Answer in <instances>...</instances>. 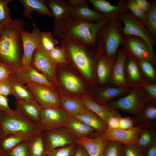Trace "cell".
<instances>
[{"label": "cell", "instance_id": "6da1fadb", "mask_svg": "<svg viewBox=\"0 0 156 156\" xmlns=\"http://www.w3.org/2000/svg\"><path fill=\"white\" fill-rule=\"evenodd\" d=\"M24 28L23 21L13 19L9 25L5 26L0 35V62L8 66L11 73L22 65L23 49L21 33Z\"/></svg>", "mask_w": 156, "mask_h": 156}, {"label": "cell", "instance_id": "7a4b0ae2", "mask_svg": "<svg viewBox=\"0 0 156 156\" xmlns=\"http://www.w3.org/2000/svg\"><path fill=\"white\" fill-rule=\"evenodd\" d=\"M109 19L94 23L72 16L55 25L53 33L59 39L69 38L92 47L96 45V38L99 30Z\"/></svg>", "mask_w": 156, "mask_h": 156}, {"label": "cell", "instance_id": "3957f363", "mask_svg": "<svg viewBox=\"0 0 156 156\" xmlns=\"http://www.w3.org/2000/svg\"><path fill=\"white\" fill-rule=\"evenodd\" d=\"M68 58L90 81H94V70L96 68L101 53L98 48H92L69 38L61 40L60 46Z\"/></svg>", "mask_w": 156, "mask_h": 156}, {"label": "cell", "instance_id": "277c9868", "mask_svg": "<svg viewBox=\"0 0 156 156\" xmlns=\"http://www.w3.org/2000/svg\"><path fill=\"white\" fill-rule=\"evenodd\" d=\"M122 22L119 18L109 19L99 30L96 38V44L109 60H114L122 36Z\"/></svg>", "mask_w": 156, "mask_h": 156}, {"label": "cell", "instance_id": "5b68a950", "mask_svg": "<svg viewBox=\"0 0 156 156\" xmlns=\"http://www.w3.org/2000/svg\"><path fill=\"white\" fill-rule=\"evenodd\" d=\"M0 124L2 129L1 139L8 135L17 133L33 136L43 131L38 124L16 109L11 114L0 111Z\"/></svg>", "mask_w": 156, "mask_h": 156}, {"label": "cell", "instance_id": "8992f818", "mask_svg": "<svg viewBox=\"0 0 156 156\" xmlns=\"http://www.w3.org/2000/svg\"><path fill=\"white\" fill-rule=\"evenodd\" d=\"M146 103L144 94L139 87L131 88L126 94L108 102L105 105L137 116L141 113Z\"/></svg>", "mask_w": 156, "mask_h": 156}, {"label": "cell", "instance_id": "52a82bcc", "mask_svg": "<svg viewBox=\"0 0 156 156\" xmlns=\"http://www.w3.org/2000/svg\"><path fill=\"white\" fill-rule=\"evenodd\" d=\"M118 18L124 24L122 34L136 36L142 39L146 43L152 54L156 56L154 47L156 46V39L143 24L129 11L122 14Z\"/></svg>", "mask_w": 156, "mask_h": 156}, {"label": "cell", "instance_id": "ba28073f", "mask_svg": "<svg viewBox=\"0 0 156 156\" xmlns=\"http://www.w3.org/2000/svg\"><path fill=\"white\" fill-rule=\"evenodd\" d=\"M120 46L127 55L147 60L156 66V56L152 54L146 43L139 37L122 34Z\"/></svg>", "mask_w": 156, "mask_h": 156}, {"label": "cell", "instance_id": "9c48e42d", "mask_svg": "<svg viewBox=\"0 0 156 156\" xmlns=\"http://www.w3.org/2000/svg\"><path fill=\"white\" fill-rule=\"evenodd\" d=\"M45 155L57 148L77 144V137L64 128L43 131Z\"/></svg>", "mask_w": 156, "mask_h": 156}, {"label": "cell", "instance_id": "30bf717a", "mask_svg": "<svg viewBox=\"0 0 156 156\" xmlns=\"http://www.w3.org/2000/svg\"><path fill=\"white\" fill-rule=\"evenodd\" d=\"M57 65L40 44L34 53L30 66L44 75L54 85L56 81L55 70Z\"/></svg>", "mask_w": 156, "mask_h": 156}, {"label": "cell", "instance_id": "8fae6325", "mask_svg": "<svg viewBox=\"0 0 156 156\" xmlns=\"http://www.w3.org/2000/svg\"><path fill=\"white\" fill-rule=\"evenodd\" d=\"M26 86L31 91L35 100L42 108H60V97L54 89L35 83H29Z\"/></svg>", "mask_w": 156, "mask_h": 156}, {"label": "cell", "instance_id": "7c38bea8", "mask_svg": "<svg viewBox=\"0 0 156 156\" xmlns=\"http://www.w3.org/2000/svg\"><path fill=\"white\" fill-rule=\"evenodd\" d=\"M68 115L62 109L42 108L37 123L43 131L64 128Z\"/></svg>", "mask_w": 156, "mask_h": 156}, {"label": "cell", "instance_id": "4fadbf2b", "mask_svg": "<svg viewBox=\"0 0 156 156\" xmlns=\"http://www.w3.org/2000/svg\"><path fill=\"white\" fill-rule=\"evenodd\" d=\"M34 28L31 32L22 30L21 33L23 54L21 65L30 66L34 53L40 44L41 32L34 23Z\"/></svg>", "mask_w": 156, "mask_h": 156}, {"label": "cell", "instance_id": "5bb4252c", "mask_svg": "<svg viewBox=\"0 0 156 156\" xmlns=\"http://www.w3.org/2000/svg\"><path fill=\"white\" fill-rule=\"evenodd\" d=\"M19 83L23 85L35 83L54 89V85L43 74L30 66H21L11 74Z\"/></svg>", "mask_w": 156, "mask_h": 156}, {"label": "cell", "instance_id": "9a60e30c", "mask_svg": "<svg viewBox=\"0 0 156 156\" xmlns=\"http://www.w3.org/2000/svg\"><path fill=\"white\" fill-rule=\"evenodd\" d=\"M68 2L71 6L72 16L76 18L94 23L102 22L108 18L90 9L86 0H70Z\"/></svg>", "mask_w": 156, "mask_h": 156}, {"label": "cell", "instance_id": "2e32d148", "mask_svg": "<svg viewBox=\"0 0 156 156\" xmlns=\"http://www.w3.org/2000/svg\"><path fill=\"white\" fill-rule=\"evenodd\" d=\"M94 10L109 19L119 18L122 14L129 11L127 0H119L116 5H112L105 0H88Z\"/></svg>", "mask_w": 156, "mask_h": 156}, {"label": "cell", "instance_id": "e0dca14e", "mask_svg": "<svg viewBox=\"0 0 156 156\" xmlns=\"http://www.w3.org/2000/svg\"><path fill=\"white\" fill-rule=\"evenodd\" d=\"M110 140L102 134L94 138H77V144L82 146L90 156H103L104 149Z\"/></svg>", "mask_w": 156, "mask_h": 156}, {"label": "cell", "instance_id": "ac0fdd59", "mask_svg": "<svg viewBox=\"0 0 156 156\" xmlns=\"http://www.w3.org/2000/svg\"><path fill=\"white\" fill-rule=\"evenodd\" d=\"M127 57V55L123 50L122 48L119 49L114 64L109 86L129 87L125 76V66Z\"/></svg>", "mask_w": 156, "mask_h": 156}, {"label": "cell", "instance_id": "d6986e66", "mask_svg": "<svg viewBox=\"0 0 156 156\" xmlns=\"http://www.w3.org/2000/svg\"><path fill=\"white\" fill-rule=\"evenodd\" d=\"M125 72L126 80L129 88L139 87L146 82L141 72L137 60L132 57L127 55Z\"/></svg>", "mask_w": 156, "mask_h": 156}, {"label": "cell", "instance_id": "ffe728a7", "mask_svg": "<svg viewBox=\"0 0 156 156\" xmlns=\"http://www.w3.org/2000/svg\"><path fill=\"white\" fill-rule=\"evenodd\" d=\"M142 128V127H136L125 130L107 129L102 134L109 140L116 141L124 144L135 143Z\"/></svg>", "mask_w": 156, "mask_h": 156}, {"label": "cell", "instance_id": "44dd1931", "mask_svg": "<svg viewBox=\"0 0 156 156\" xmlns=\"http://www.w3.org/2000/svg\"><path fill=\"white\" fill-rule=\"evenodd\" d=\"M130 88L129 87H116L110 86L101 87L96 92L94 97H91L97 103L105 105L108 102L126 94Z\"/></svg>", "mask_w": 156, "mask_h": 156}, {"label": "cell", "instance_id": "7402d4cb", "mask_svg": "<svg viewBox=\"0 0 156 156\" xmlns=\"http://www.w3.org/2000/svg\"><path fill=\"white\" fill-rule=\"evenodd\" d=\"M44 1L50 9L55 25L72 16L71 6L68 2L62 0Z\"/></svg>", "mask_w": 156, "mask_h": 156}, {"label": "cell", "instance_id": "603a6c76", "mask_svg": "<svg viewBox=\"0 0 156 156\" xmlns=\"http://www.w3.org/2000/svg\"><path fill=\"white\" fill-rule=\"evenodd\" d=\"M115 60H110L102 53L100 56L96 70V78L102 87L110 85Z\"/></svg>", "mask_w": 156, "mask_h": 156}, {"label": "cell", "instance_id": "cb8c5ba5", "mask_svg": "<svg viewBox=\"0 0 156 156\" xmlns=\"http://www.w3.org/2000/svg\"><path fill=\"white\" fill-rule=\"evenodd\" d=\"M81 99L86 107L99 116L106 126V122L109 118L120 115L117 110L97 103L93 100L90 94L82 96Z\"/></svg>", "mask_w": 156, "mask_h": 156}, {"label": "cell", "instance_id": "d4e9b609", "mask_svg": "<svg viewBox=\"0 0 156 156\" xmlns=\"http://www.w3.org/2000/svg\"><path fill=\"white\" fill-rule=\"evenodd\" d=\"M64 128L77 138L89 137L91 135L96 137L101 134L83 122L71 116H69Z\"/></svg>", "mask_w": 156, "mask_h": 156}, {"label": "cell", "instance_id": "484cf974", "mask_svg": "<svg viewBox=\"0 0 156 156\" xmlns=\"http://www.w3.org/2000/svg\"><path fill=\"white\" fill-rule=\"evenodd\" d=\"M60 98L62 109L69 116L83 114L89 110L81 98L64 96Z\"/></svg>", "mask_w": 156, "mask_h": 156}, {"label": "cell", "instance_id": "4316f807", "mask_svg": "<svg viewBox=\"0 0 156 156\" xmlns=\"http://www.w3.org/2000/svg\"><path fill=\"white\" fill-rule=\"evenodd\" d=\"M24 7L23 16L32 21V12L38 13L49 18L53 17L52 13L44 0H19Z\"/></svg>", "mask_w": 156, "mask_h": 156}, {"label": "cell", "instance_id": "83f0119b", "mask_svg": "<svg viewBox=\"0 0 156 156\" xmlns=\"http://www.w3.org/2000/svg\"><path fill=\"white\" fill-rule=\"evenodd\" d=\"M15 105L16 109L28 118L36 123L38 121L42 108L36 100H16Z\"/></svg>", "mask_w": 156, "mask_h": 156}, {"label": "cell", "instance_id": "f1b7e54d", "mask_svg": "<svg viewBox=\"0 0 156 156\" xmlns=\"http://www.w3.org/2000/svg\"><path fill=\"white\" fill-rule=\"evenodd\" d=\"M132 118L135 127L156 125V103H146L141 113Z\"/></svg>", "mask_w": 156, "mask_h": 156}, {"label": "cell", "instance_id": "f546056e", "mask_svg": "<svg viewBox=\"0 0 156 156\" xmlns=\"http://www.w3.org/2000/svg\"><path fill=\"white\" fill-rule=\"evenodd\" d=\"M72 116L83 122L101 134L108 129L100 117L89 109L85 113Z\"/></svg>", "mask_w": 156, "mask_h": 156}, {"label": "cell", "instance_id": "4dcf8cb0", "mask_svg": "<svg viewBox=\"0 0 156 156\" xmlns=\"http://www.w3.org/2000/svg\"><path fill=\"white\" fill-rule=\"evenodd\" d=\"M32 137L24 133H17L3 137L0 142V148L3 155L5 153L23 143L28 141Z\"/></svg>", "mask_w": 156, "mask_h": 156}, {"label": "cell", "instance_id": "1f68e13d", "mask_svg": "<svg viewBox=\"0 0 156 156\" xmlns=\"http://www.w3.org/2000/svg\"><path fill=\"white\" fill-rule=\"evenodd\" d=\"M142 127L135 143L143 152L148 147L156 142V125Z\"/></svg>", "mask_w": 156, "mask_h": 156}, {"label": "cell", "instance_id": "d6a6232c", "mask_svg": "<svg viewBox=\"0 0 156 156\" xmlns=\"http://www.w3.org/2000/svg\"><path fill=\"white\" fill-rule=\"evenodd\" d=\"M8 79L12 88V95L16 100H35L31 91L26 85L19 83L11 74Z\"/></svg>", "mask_w": 156, "mask_h": 156}, {"label": "cell", "instance_id": "836d02e7", "mask_svg": "<svg viewBox=\"0 0 156 156\" xmlns=\"http://www.w3.org/2000/svg\"><path fill=\"white\" fill-rule=\"evenodd\" d=\"M28 147L30 156H45L43 131L30 139L28 142Z\"/></svg>", "mask_w": 156, "mask_h": 156}, {"label": "cell", "instance_id": "e575fe53", "mask_svg": "<svg viewBox=\"0 0 156 156\" xmlns=\"http://www.w3.org/2000/svg\"><path fill=\"white\" fill-rule=\"evenodd\" d=\"M137 60L141 72L146 81L152 84H156V70L155 66L147 60L138 59Z\"/></svg>", "mask_w": 156, "mask_h": 156}, {"label": "cell", "instance_id": "d590c367", "mask_svg": "<svg viewBox=\"0 0 156 156\" xmlns=\"http://www.w3.org/2000/svg\"><path fill=\"white\" fill-rule=\"evenodd\" d=\"M61 79L66 88L72 92L79 93L83 90V86L79 79L71 73L66 72L62 73Z\"/></svg>", "mask_w": 156, "mask_h": 156}, {"label": "cell", "instance_id": "8d00e7d4", "mask_svg": "<svg viewBox=\"0 0 156 156\" xmlns=\"http://www.w3.org/2000/svg\"><path fill=\"white\" fill-rule=\"evenodd\" d=\"M152 3V7L146 14V19L143 24L156 39V1L154 0Z\"/></svg>", "mask_w": 156, "mask_h": 156}, {"label": "cell", "instance_id": "74e56055", "mask_svg": "<svg viewBox=\"0 0 156 156\" xmlns=\"http://www.w3.org/2000/svg\"><path fill=\"white\" fill-rule=\"evenodd\" d=\"M123 145L121 142L110 140L104 149L103 156H123Z\"/></svg>", "mask_w": 156, "mask_h": 156}, {"label": "cell", "instance_id": "f35d334b", "mask_svg": "<svg viewBox=\"0 0 156 156\" xmlns=\"http://www.w3.org/2000/svg\"><path fill=\"white\" fill-rule=\"evenodd\" d=\"M59 43L50 31H42L41 37V44L43 49L48 53L53 50Z\"/></svg>", "mask_w": 156, "mask_h": 156}, {"label": "cell", "instance_id": "ab89813d", "mask_svg": "<svg viewBox=\"0 0 156 156\" xmlns=\"http://www.w3.org/2000/svg\"><path fill=\"white\" fill-rule=\"evenodd\" d=\"M144 97L146 103H156V84L145 82L140 87Z\"/></svg>", "mask_w": 156, "mask_h": 156}, {"label": "cell", "instance_id": "60d3db41", "mask_svg": "<svg viewBox=\"0 0 156 156\" xmlns=\"http://www.w3.org/2000/svg\"><path fill=\"white\" fill-rule=\"evenodd\" d=\"M11 0H0V23L4 26L9 25L12 21L11 17L9 3Z\"/></svg>", "mask_w": 156, "mask_h": 156}, {"label": "cell", "instance_id": "b9f144b4", "mask_svg": "<svg viewBox=\"0 0 156 156\" xmlns=\"http://www.w3.org/2000/svg\"><path fill=\"white\" fill-rule=\"evenodd\" d=\"M127 7L135 17L142 23L146 17V14L137 4L135 0H127Z\"/></svg>", "mask_w": 156, "mask_h": 156}, {"label": "cell", "instance_id": "7bdbcfd3", "mask_svg": "<svg viewBox=\"0 0 156 156\" xmlns=\"http://www.w3.org/2000/svg\"><path fill=\"white\" fill-rule=\"evenodd\" d=\"M49 53L57 64H65L68 62L67 55L64 51L60 47L56 46Z\"/></svg>", "mask_w": 156, "mask_h": 156}, {"label": "cell", "instance_id": "ee69618b", "mask_svg": "<svg viewBox=\"0 0 156 156\" xmlns=\"http://www.w3.org/2000/svg\"><path fill=\"white\" fill-rule=\"evenodd\" d=\"M28 141L23 143L5 153L3 156H30L28 147Z\"/></svg>", "mask_w": 156, "mask_h": 156}, {"label": "cell", "instance_id": "f6af8a7d", "mask_svg": "<svg viewBox=\"0 0 156 156\" xmlns=\"http://www.w3.org/2000/svg\"><path fill=\"white\" fill-rule=\"evenodd\" d=\"M76 144L56 148L46 154L45 156H73Z\"/></svg>", "mask_w": 156, "mask_h": 156}, {"label": "cell", "instance_id": "bcb514c9", "mask_svg": "<svg viewBox=\"0 0 156 156\" xmlns=\"http://www.w3.org/2000/svg\"><path fill=\"white\" fill-rule=\"evenodd\" d=\"M123 156H144V154L135 143L124 144Z\"/></svg>", "mask_w": 156, "mask_h": 156}, {"label": "cell", "instance_id": "7dc6e473", "mask_svg": "<svg viewBox=\"0 0 156 156\" xmlns=\"http://www.w3.org/2000/svg\"><path fill=\"white\" fill-rule=\"evenodd\" d=\"M121 117L120 115L113 116L109 118L106 122L107 129H120V121Z\"/></svg>", "mask_w": 156, "mask_h": 156}, {"label": "cell", "instance_id": "c3c4849f", "mask_svg": "<svg viewBox=\"0 0 156 156\" xmlns=\"http://www.w3.org/2000/svg\"><path fill=\"white\" fill-rule=\"evenodd\" d=\"M8 79L0 81V94L6 97L12 94V88Z\"/></svg>", "mask_w": 156, "mask_h": 156}, {"label": "cell", "instance_id": "681fc988", "mask_svg": "<svg viewBox=\"0 0 156 156\" xmlns=\"http://www.w3.org/2000/svg\"><path fill=\"white\" fill-rule=\"evenodd\" d=\"M134 124V120L132 117H121L120 119V129L124 130L132 129L135 127Z\"/></svg>", "mask_w": 156, "mask_h": 156}, {"label": "cell", "instance_id": "f907efd6", "mask_svg": "<svg viewBox=\"0 0 156 156\" xmlns=\"http://www.w3.org/2000/svg\"><path fill=\"white\" fill-rule=\"evenodd\" d=\"M8 101L7 97L0 94V111L9 114L13 112L14 110L11 109L9 106Z\"/></svg>", "mask_w": 156, "mask_h": 156}, {"label": "cell", "instance_id": "816d5d0a", "mask_svg": "<svg viewBox=\"0 0 156 156\" xmlns=\"http://www.w3.org/2000/svg\"><path fill=\"white\" fill-rule=\"evenodd\" d=\"M11 74V71L8 66L0 62V81L7 79Z\"/></svg>", "mask_w": 156, "mask_h": 156}, {"label": "cell", "instance_id": "f5cc1de1", "mask_svg": "<svg viewBox=\"0 0 156 156\" xmlns=\"http://www.w3.org/2000/svg\"><path fill=\"white\" fill-rule=\"evenodd\" d=\"M135 1L146 14L148 12L152 7V3H150L146 0H135Z\"/></svg>", "mask_w": 156, "mask_h": 156}, {"label": "cell", "instance_id": "db71d44e", "mask_svg": "<svg viewBox=\"0 0 156 156\" xmlns=\"http://www.w3.org/2000/svg\"><path fill=\"white\" fill-rule=\"evenodd\" d=\"M144 156H156V142L148 147L143 152Z\"/></svg>", "mask_w": 156, "mask_h": 156}, {"label": "cell", "instance_id": "11a10c76", "mask_svg": "<svg viewBox=\"0 0 156 156\" xmlns=\"http://www.w3.org/2000/svg\"><path fill=\"white\" fill-rule=\"evenodd\" d=\"M73 156H90V155L82 146L77 144Z\"/></svg>", "mask_w": 156, "mask_h": 156}, {"label": "cell", "instance_id": "9f6ffc18", "mask_svg": "<svg viewBox=\"0 0 156 156\" xmlns=\"http://www.w3.org/2000/svg\"><path fill=\"white\" fill-rule=\"evenodd\" d=\"M2 129L1 124H0V142L1 139L2 135ZM0 156H3V154L2 152V151L0 148Z\"/></svg>", "mask_w": 156, "mask_h": 156}, {"label": "cell", "instance_id": "6f0895ef", "mask_svg": "<svg viewBox=\"0 0 156 156\" xmlns=\"http://www.w3.org/2000/svg\"><path fill=\"white\" fill-rule=\"evenodd\" d=\"M5 28V26L0 23V35L2 32Z\"/></svg>", "mask_w": 156, "mask_h": 156}, {"label": "cell", "instance_id": "680465c9", "mask_svg": "<svg viewBox=\"0 0 156 156\" xmlns=\"http://www.w3.org/2000/svg\"></svg>", "mask_w": 156, "mask_h": 156}]
</instances>
